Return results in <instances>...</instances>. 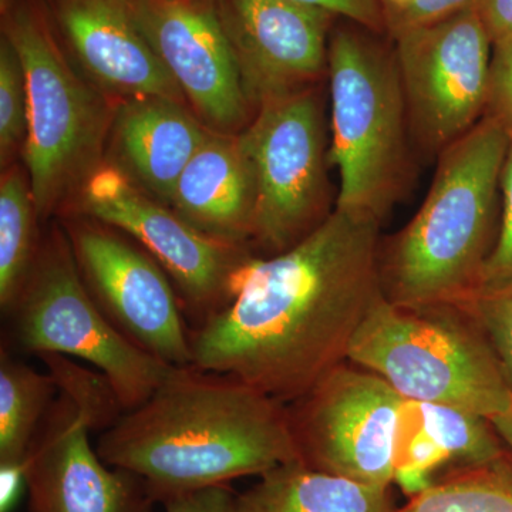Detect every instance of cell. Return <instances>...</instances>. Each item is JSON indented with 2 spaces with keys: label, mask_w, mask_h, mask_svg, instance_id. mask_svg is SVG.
Returning a JSON list of instances; mask_svg holds the SVG:
<instances>
[{
  "label": "cell",
  "mask_w": 512,
  "mask_h": 512,
  "mask_svg": "<svg viewBox=\"0 0 512 512\" xmlns=\"http://www.w3.org/2000/svg\"><path fill=\"white\" fill-rule=\"evenodd\" d=\"M127 234L94 220L70 225L84 285L130 342L170 366L192 365L190 326L173 281Z\"/></svg>",
  "instance_id": "obj_12"
},
{
  "label": "cell",
  "mask_w": 512,
  "mask_h": 512,
  "mask_svg": "<svg viewBox=\"0 0 512 512\" xmlns=\"http://www.w3.org/2000/svg\"><path fill=\"white\" fill-rule=\"evenodd\" d=\"M104 463L171 495L301 461L288 404L227 373L174 366L147 402L100 434Z\"/></svg>",
  "instance_id": "obj_2"
},
{
  "label": "cell",
  "mask_w": 512,
  "mask_h": 512,
  "mask_svg": "<svg viewBox=\"0 0 512 512\" xmlns=\"http://www.w3.org/2000/svg\"><path fill=\"white\" fill-rule=\"evenodd\" d=\"M36 208L29 184L18 170L0 183V306L3 313L15 303L39 254Z\"/></svg>",
  "instance_id": "obj_21"
},
{
  "label": "cell",
  "mask_w": 512,
  "mask_h": 512,
  "mask_svg": "<svg viewBox=\"0 0 512 512\" xmlns=\"http://www.w3.org/2000/svg\"><path fill=\"white\" fill-rule=\"evenodd\" d=\"M335 15L291 0H227L222 25L249 100L305 89L328 70Z\"/></svg>",
  "instance_id": "obj_15"
},
{
  "label": "cell",
  "mask_w": 512,
  "mask_h": 512,
  "mask_svg": "<svg viewBox=\"0 0 512 512\" xmlns=\"http://www.w3.org/2000/svg\"><path fill=\"white\" fill-rule=\"evenodd\" d=\"M330 163L340 175L336 208L382 222L409 171L406 99L396 53L350 28L329 42Z\"/></svg>",
  "instance_id": "obj_5"
},
{
  "label": "cell",
  "mask_w": 512,
  "mask_h": 512,
  "mask_svg": "<svg viewBox=\"0 0 512 512\" xmlns=\"http://www.w3.org/2000/svg\"><path fill=\"white\" fill-rule=\"evenodd\" d=\"M348 362L376 373L404 400L493 419L512 392L476 319L456 305L402 308L380 299L357 330Z\"/></svg>",
  "instance_id": "obj_4"
},
{
  "label": "cell",
  "mask_w": 512,
  "mask_h": 512,
  "mask_svg": "<svg viewBox=\"0 0 512 512\" xmlns=\"http://www.w3.org/2000/svg\"><path fill=\"white\" fill-rule=\"evenodd\" d=\"M238 512H393L389 487L360 483L291 461L238 494Z\"/></svg>",
  "instance_id": "obj_19"
},
{
  "label": "cell",
  "mask_w": 512,
  "mask_h": 512,
  "mask_svg": "<svg viewBox=\"0 0 512 512\" xmlns=\"http://www.w3.org/2000/svg\"><path fill=\"white\" fill-rule=\"evenodd\" d=\"M393 512H512V454L458 470Z\"/></svg>",
  "instance_id": "obj_23"
},
{
  "label": "cell",
  "mask_w": 512,
  "mask_h": 512,
  "mask_svg": "<svg viewBox=\"0 0 512 512\" xmlns=\"http://www.w3.org/2000/svg\"><path fill=\"white\" fill-rule=\"evenodd\" d=\"M28 136V89L18 50L8 36L0 45V157L5 165Z\"/></svg>",
  "instance_id": "obj_25"
},
{
  "label": "cell",
  "mask_w": 512,
  "mask_h": 512,
  "mask_svg": "<svg viewBox=\"0 0 512 512\" xmlns=\"http://www.w3.org/2000/svg\"><path fill=\"white\" fill-rule=\"evenodd\" d=\"M458 306L480 325L512 392V291L476 293Z\"/></svg>",
  "instance_id": "obj_26"
},
{
  "label": "cell",
  "mask_w": 512,
  "mask_h": 512,
  "mask_svg": "<svg viewBox=\"0 0 512 512\" xmlns=\"http://www.w3.org/2000/svg\"><path fill=\"white\" fill-rule=\"evenodd\" d=\"M0 2H2V9L5 10L8 8L10 0H0Z\"/></svg>",
  "instance_id": "obj_36"
},
{
  "label": "cell",
  "mask_w": 512,
  "mask_h": 512,
  "mask_svg": "<svg viewBox=\"0 0 512 512\" xmlns=\"http://www.w3.org/2000/svg\"><path fill=\"white\" fill-rule=\"evenodd\" d=\"M490 421L497 430L498 436L504 441L505 447L512 454V402L503 413L497 414Z\"/></svg>",
  "instance_id": "obj_34"
},
{
  "label": "cell",
  "mask_w": 512,
  "mask_h": 512,
  "mask_svg": "<svg viewBox=\"0 0 512 512\" xmlns=\"http://www.w3.org/2000/svg\"><path fill=\"white\" fill-rule=\"evenodd\" d=\"M485 114L494 117L512 140V35L493 43Z\"/></svg>",
  "instance_id": "obj_28"
},
{
  "label": "cell",
  "mask_w": 512,
  "mask_h": 512,
  "mask_svg": "<svg viewBox=\"0 0 512 512\" xmlns=\"http://www.w3.org/2000/svg\"><path fill=\"white\" fill-rule=\"evenodd\" d=\"M92 431L82 409L57 392L25 460L30 512H154L144 481L104 463Z\"/></svg>",
  "instance_id": "obj_14"
},
{
  "label": "cell",
  "mask_w": 512,
  "mask_h": 512,
  "mask_svg": "<svg viewBox=\"0 0 512 512\" xmlns=\"http://www.w3.org/2000/svg\"><path fill=\"white\" fill-rule=\"evenodd\" d=\"M393 39L410 134L423 153L440 156L487 113L493 40L480 6Z\"/></svg>",
  "instance_id": "obj_9"
},
{
  "label": "cell",
  "mask_w": 512,
  "mask_h": 512,
  "mask_svg": "<svg viewBox=\"0 0 512 512\" xmlns=\"http://www.w3.org/2000/svg\"><path fill=\"white\" fill-rule=\"evenodd\" d=\"M59 20L84 70L106 92L183 100L138 28L131 0H60Z\"/></svg>",
  "instance_id": "obj_16"
},
{
  "label": "cell",
  "mask_w": 512,
  "mask_h": 512,
  "mask_svg": "<svg viewBox=\"0 0 512 512\" xmlns=\"http://www.w3.org/2000/svg\"><path fill=\"white\" fill-rule=\"evenodd\" d=\"M114 136L134 177L158 200L170 204L178 178L210 131L178 101L147 97L120 107Z\"/></svg>",
  "instance_id": "obj_18"
},
{
  "label": "cell",
  "mask_w": 512,
  "mask_h": 512,
  "mask_svg": "<svg viewBox=\"0 0 512 512\" xmlns=\"http://www.w3.org/2000/svg\"><path fill=\"white\" fill-rule=\"evenodd\" d=\"M380 221L335 208L282 254L239 268L234 299L190 330L192 365L227 373L291 404L348 362L383 298Z\"/></svg>",
  "instance_id": "obj_1"
},
{
  "label": "cell",
  "mask_w": 512,
  "mask_h": 512,
  "mask_svg": "<svg viewBox=\"0 0 512 512\" xmlns=\"http://www.w3.org/2000/svg\"><path fill=\"white\" fill-rule=\"evenodd\" d=\"M478 6L493 43L512 35V0H480Z\"/></svg>",
  "instance_id": "obj_32"
},
{
  "label": "cell",
  "mask_w": 512,
  "mask_h": 512,
  "mask_svg": "<svg viewBox=\"0 0 512 512\" xmlns=\"http://www.w3.org/2000/svg\"><path fill=\"white\" fill-rule=\"evenodd\" d=\"M404 406L420 430L460 470L487 466L510 453L487 417L457 407L413 400H404Z\"/></svg>",
  "instance_id": "obj_22"
},
{
  "label": "cell",
  "mask_w": 512,
  "mask_h": 512,
  "mask_svg": "<svg viewBox=\"0 0 512 512\" xmlns=\"http://www.w3.org/2000/svg\"><path fill=\"white\" fill-rule=\"evenodd\" d=\"M170 205L204 234L247 245L254 227L255 181L238 137L210 133L178 178Z\"/></svg>",
  "instance_id": "obj_17"
},
{
  "label": "cell",
  "mask_w": 512,
  "mask_h": 512,
  "mask_svg": "<svg viewBox=\"0 0 512 512\" xmlns=\"http://www.w3.org/2000/svg\"><path fill=\"white\" fill-rule=\"evenodd\" d=\"M57 397L50 373L42 375L2 349L0 355V466H22Z\"/></svg>",
  "instance_id": "obj_20"
},
{
  "label": "cell",
  "mask_w": 512,
  "mask_h": 512,
  "mask_svg": "<svg viewBox=\"0 0 512 512\" xmlns=\"http://www.w3.org/2000/svg\"><path fill=\"white\" fill-rule=\"evenodd\" d=\"M403 397L386 380L346 362L288 404L306 466L389 487Z\"/></svg>",
  "instance_id": "obj_11"
},
{
  "label": "cell",
  "mask_w": 512,
  "mask_h": 512,
  "mask_svg": "<svg viewBox=\"0 0 512 512\" xmlns=\"http://www.w3.org/2000/svg\"><path fill=\"white\" fill-rule=\"evenodd\" d=\"M501 197L497 239L476 293L512 291V140L501 175Z\"/></svg>",
  "instance_id": "obj_27"
},
{
  "label": "cell",
  "mask_w": 512,
  "mask_h": 512,
  "mask_svg": "<svg viewBox=\"0 0 512 512\" xmlns=\"http://www.w3.org/2000/svg\"><path fill=\"white\" fill-rule=\"evenodd\" d=\"M82 190L84 214L126 232L163 266L190 330L231 305L235 276L252 258L247 245L229 244L192 227L177 212L138 190L117 168H97Z\"/></svg>",
  "instance_id": "obj_10"
},
{
  "label": "cell",
  "mask_w": 512,
  "mask_h": 512,
  "mask_svg": "<svg viewBox=\"0 0 512 512\" xmlns=\"http://www.w3.org/2000/svg\"><path fill=\"white\" fill-rule=\"evenodd\" d=\"M412 0H382L384 13L390 15V13L397 12V10L403 9L404 6L409 5Z\"/></svg>",
  "instance_id": "obj_35"
},
{
  "label": "cell",
  "mask_w": 512,
  "mask_h": 512,
  "mask_svg": "<svg viewBox=\"0 0 512 512\" xmlns=\"http://www.w3.org/2000/svg\"><path fill=\"white\" fill-rule=\"evenodd\" d=\"M510 134L485 114L439 156L426 200L380 248L384 298L402 308L461 305L478 291L497 239Z\"/></svg>",
  "instance_id": "obj_3"
},
{
  "label": "cell",
  "mask_w": 512,
  "mask_h": 512,
  "mask_svg": "<svg viewBox=\"0 0 512 512\" xmlns=\"http://www.w3.org/2000/svg\"><path fill=\"white\" fill-rule=\"evenodd\" d=\"M148 45L202 119L232 130L247 117L248 94L221 16L201 0H131Z\"/></svg>",
  "instance_id": "obj_13"
},
{
  "label": "cell",
  "mask_w": 512,
  "mask_h": 512,
  "mask_svg": "<svg viewBox=\"0 0 512 512\" xmlns=\"http://www.w3.org/2000/svg\"><path fill=\"white\" fill-rule=\"evenodd\" d=\"M25 481V464L0 466V512H9L18 501Z\"/></svg>",
  "instance_id": "obj_33"
},
{
  "label": "cell",
  "mask_w": 512,
  "mask_h": 512,
  "mask_svg": "<svg viewBox=\"0 0 512 512\" xmlns=\"http://www.w3.org/2000/svg\"><path fill=\"white\" fill-rule=\"evenodd\" d=\"M238 494L228 484L171 495L163 501L165 512H238Z\"/></svg>",
  "instance_id": "obj_30"
},
{
  "label": "cell",
  "mask_w": 512,
  "mask_h": 512,
  "mask_svg": "<svg viewBox=\"0 0 512 512\" xmlns=\"http://www.w3.org/2000/svg\"><path fill=\"white\" fill-rule=\"evenodd\" d=\"M57 384V392L73 400L89 417L93 430L106 431L126 413L107 377L77 365L72 357L39 356Z\"/></svg>",
  "instance_id": "obj_24"
},
{
  "label": "cell",
  "mask_w": 512,
  "mask_h": 512,
  "mask_svg": "<svg viewBox=\"0 0 512 512\" xmlns=\"http://www.w3.org/2000/svg\"><path fill=\"white\" fill-rule=\"evenodd\" d=\"M238 137L255 181L251 242L266 256L295 247L332 214L325 133L315 90H295L258 104Z\"/></svg>",
  "instance_id": "obj_8"
},
{
  "label": "cell",
  "mask_w": 512,
  "mask_h": 512,
  "mask_svg": "<svg viewBox=\"0 0 512 512\" xmlns=\"http://www.w3.org/2000/svg\"><path fill=\"white\" fill-rule=\"evenodd\" d=\"M299 5L326 10L335 16L352 20L369 32H387L382 0H291Z\"/></svg>",
  "instance_id": "obj_31"
},
{
  "label": "cell",
  "mask_w": 512,
  "mask_h": 512,
  "mask_svg": "<svg viewBox=\"0 0 512 512\" xmlns=\"http://www.w3.org/2000/svg\"><path fill=\"white\" fill-rule=\"evenodd\" d=\"M6 36L25 70V163L37 218L45 220L99 168L109 107L73 72L35 12L16 9Z\"/></svg>",
  "instance_id": "obj_7"
},
{
  "label": "cell",
  "mask_w": 512,
  "mask_h": 512,
  "mask_svg": "<svg viewBox=\"0 0 512 512\" xmlns=\"http://www.w3.org/2000/svg\"><path fill=\"white\" fill-rule=\"evenodd\" d=\"M477 3L480 0H412L403 9L386 16L387 32L394 37L404 30L446 19Z\"/></svg>",
  "instance_id": "obj_29"
},
{
  "label": "cell",
  "mask_w": 512,
  "mask_h": 512,
  "mask_svg": "<svg viewBox=\"0 0 512 512\" xmlns=\"http://www.w3.org/2000/svg\"><path fill=\"white\" fill-rule=\"evenodd\" d=\"M6 316L16 349L76 357L96 367L126 412L147 402L174 367L138 348L107 319L87 291L60 229L40 244L28 281Z\"/></svg>",
  "instance_id": "obj_6"
}]
</instances>
